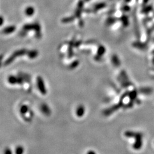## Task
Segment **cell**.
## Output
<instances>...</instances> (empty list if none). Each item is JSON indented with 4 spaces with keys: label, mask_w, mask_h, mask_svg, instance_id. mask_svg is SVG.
I'll return each mask as SVG.
<instances>
[{
    "label": "cell",
    "mask_w": 154,
    "mask_h": 154,
    "mask_svg": "<svg viewBox=\"0 0 154 154\" xmlns=\"http://www.w3.org/2000/svg\"><path fill=\"white\" fill-rule=\"evenodd\" d=\"M26 53V50L25 49H22L20 50H18V51L14 52V53H13V54L10 57V58L6 61V64H9L11 62H12L13 60H15V58L18 57V56H21L22 55H24Z\"/></svg>",
    "instance_id": "7a4b0ae2"
},
{
    "label": "cell",
    "mask_w": 154,
    "mask_h": 154,
    "mask_svg": "<svg viewBox=\"0 0 154 154\" xmlns=\"http://www.w3.org/2000/svg\"><path fill=\"white\" fill-rule=\"evenodd\" d=\"M37 54H38V52L36 51H29L28 52V55H29V57L31 58H35V57L37 56Z\"/></svg>",
    "instance_id": "5b68a950"
},
{
    "label": "cell",
    "mask_w": 154,
    "mask_h": 154,
    "mask_svg": "<svg viewBox=\"0 0 154 154\" xmlns=\"http://www.w3.org/2000/svg\"><path fill=\"white\" fill-rule=\"evenodd\" d=\"M15 30V27L14 26H8L6 28H5L4 30H3V33L4 34H9V33H11L13 32H14Z\"/></svg>",
    "instance_id": "3957f363"
},
{
    "label": "cell",
    "mask_w": 154,
    "mask_h": 154,
    "mask_svg": "<svg viewBox=\"0 0 154 154\" xmlns=\"http://www.w3.org/2000/svg\"><path fill=\"white\" fill-rule=\"evenodd\" d=\"M151 42H154V37L153 38L151 39Z\"/></svg>",
    "instance_id": "52a82bcc"
},
{
    "label": "cell",
    "mask_w": 154,
    "mask_h": 154,
    "mask_svg": "<svg viewBox=\"0 0 154 154\" xmlns=\"http://www.w3.org/2000/svg\"><path fill=\"white\" fill-rule=\"evenodd\" d=\"M146 53L148 64L151 66L154 67V42H151L150 45H148V50Z\"/></svg>",
    "instance_id": "6da1fadb"
},
{
    "label": "cell",
    "mask_w": 154,
    "mask_h": 154,
    "mask_svg": "<svg viewBox=\"0 0 154 154\" xmlns=\"http://www.w3.org/2000/svg\"><path fill=\"white\" fill-rule=\"evenodd\" d=\"M34 13V9L33 7L29 6L26 9L25 13L27 15L30 16V15H33Z\"/></svg>",
    "instance_id": "277c9868"
},
{
    "label": "cell",
    "mask_w": 154,
    "mask_h": 154,
    "mask_svg": "<svg viewBox=\"0 0 154 154\" xmlns=\"http://www.w3.org/2000/svg\"><path fill=\"white\" fill-rule=\"evenodd\" d=\"M113 62L116 64V65H118V64H120V61L119 59L118 58V56H116V55H114L113 56Z\"/></svg>",
    "instance_id": "8992f818"
}]
</instances>
